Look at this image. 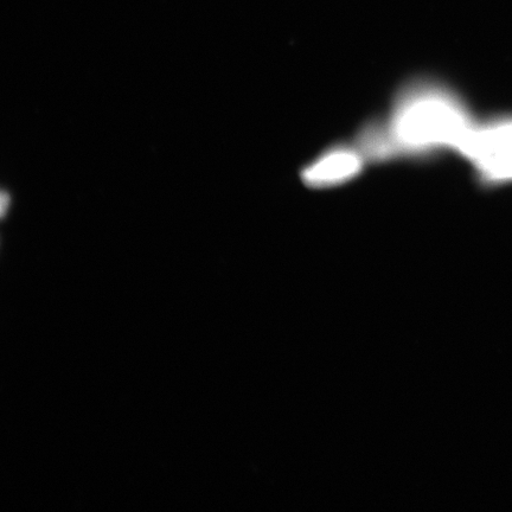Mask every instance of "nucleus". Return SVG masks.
<instances>
[{"label":"nucleus","instance_id":"obj_1","mask_svg":"<svg viewBox=\"0 0 512 512\" xmlns=\"http://www.w3.org/2000/svg\"><path fill=\"white\" fill-rule=\"evenodd\" d=\"M475 123L452 88L434 79H414L396 94L386 118L363 127L356 145L367 162L427 158L458 152Z\"/></svg>","mask_w":512,"mask_h":512},{"label":"nucleus","instance_id":"obj_2","mask_svg":"<svg viewBox=\"0 0 512 512\" xmlns=\"http://www.w3.org/2000/svg\"><path fill=\"white\" fill-rule=\"evenodd\" d=\"M489 187L512 182V114L475 123L458 152Z\"/></svg>","mask_w":512,"mask_h":512},{"label":"nucleus","instance_id":"obj_3","mask_svg":"<svg viewBox=\"0 0 512 512\" xmlns=\"http://www.w3.org/2000/svg\"><path fill=\"white\" fill-rule=\"evenodd\" d=\"M366 163L357 145H336L306 165L302 178L313 189L337 187L360 175Z\"/></svg>","mask_w":512,"mask_h":512},{"label":"nucleus","instance_id":"obj_4","mask_svg":"<svg viewBox=\"0 0 512 512\" xmlns=\"http://www.w3.org/2000/svg\"><path fill=\"white\" fill-rule=\"evenodd\" d=\"M10 206V196L6 192L0 191V219L8 213Z\"/></svg>","mask_w":512,"mask_h":512}]
</instances>
